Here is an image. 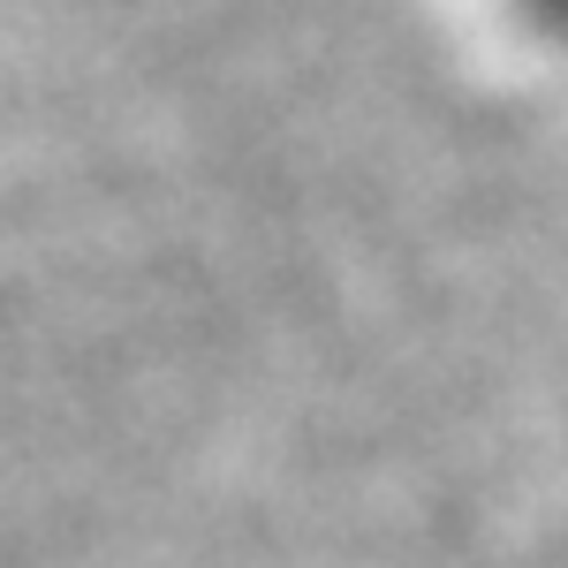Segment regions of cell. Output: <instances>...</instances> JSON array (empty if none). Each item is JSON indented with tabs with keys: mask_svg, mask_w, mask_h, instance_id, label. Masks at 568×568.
I'll return each mask as SVG.
<instances>
[{
	"mask_svg": "<svg viewBox=\"0 0 568 568\" xmlns=\"http://www.w3.org/2000/svg\"><path fill=\"white\" fill-rule=\"evenodd\" d=\"M538 23H554V31H568V0H524Z\"/></svg>",
	"mask_w": 568,
	"mask_h": 568,
	"instance_id": "cell-1",
	"label": "cell"
}]
</instances>
